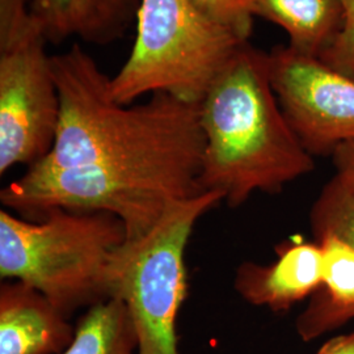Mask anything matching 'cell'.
Listing matches in <instances>:
<instances>
[{"instance_id":"cell-1","label":"cell","mask_w":354,"mask_h":354,"mask_svg":"<svg viewBox=\"0 0 354 354\" xmlns=\"http://www.w3.org/2000/svg\"><path fill=\"white\" fill-rule=\"evenodd\" d=\"M51 67L61 120L53 150L35 165L198 178L205 149L200 102L158 92L140 105L118 104L109 93L111 77L79 44L51 55Z\"/></svg>"},{"instance_id":"cell-2","label":"cell","mask_w":354,"mask_h":354,"mask_svg":"<svg viewBox=\"0 0 354 354\" xmlns=\"http://www.w3.org/2000/svg\"><path fill=\"white\" fill-rule=\"evenodd\" d=\"M205 149L201 192L235 209L253 193L277 194L315 169L279 106L268 53L245 42L200 102Z\"/></svg>"},{"instance_id":"cell-3","label":"cell","mask_w":354,"mask_h":354,"mask_svg":"<svg viewBox=\"0 0 354 354\" xmlns=\"http://www.w3.org/2000/svg\"><path fill=\"white\" fill-rule=\"evenodd\" d=\"M124 222L105 212L51 209L38 221L0 210V277L42 292L67 319L113 297Z\"/></svg>"},{"instance_id":"cell-4","label":"cell","mask_w":354,"mask_h":354,"mask_svg":"<svg viewBox=\"0 0 354 354\" xmlns=\"http://www.w3.org/2000/svg\"><path fill=\"white\" fill-rule=\"evenodd\" d=\"M245 42L196 11L188 0H140L136 42L125 64L109 79V93L122 105L158 92L201 102Z\"/></svg>"},{"instance_id":"cell-5","label":"cell","mask_w":354,"mask_h":354,"mask_svg":"<svg viewBox=\"0 0 354 354\" xmlns=\"http://www.w3.org/2000/svg\"><path fill=\"white\" fill-rule=\"evenodd\" d=\"M223 203L218 192H203L172 203L160 222L115 254L113 297L127 304L137 335V354H180L178 311L188 295L185 251L194 226Z\"/></svg>"},{"instance_id":"cell-6","label":"cell","mask_w":354,"mask_h":354,"mask_svg":"<svg viewBox=\"0 0 354 354\" xmlns=\"http://www.w3.org/2000/svg\"><path fill=\"white\" fill-rule=\"evenodd\" d=\"M200 193L197 178L181 175L33 165L1 189L0 201L28 221L51 209L111 213L124 222L127 241H134L147 235L172 203Z\"/></svg>"},{"instance_id":"cell-7","label":"cell","mask_w":354,"mask_h":354,"mask_svg":"<svg viewBox=\"0 0 354 354\" xmlns=\"http://www.w3.org/2000/svg\"><path fill=\"white\" fill-rule=\"evenodd\" d=\"M48 41L39 26L0 49V175L50 153L61 120Z\"/></svg>"},{"instance_id":"cell-8","label":"cell","mask_w":354,"mask_h":354,"mask_svg":"<svg viewBox=\"0 0 354 354\" xmlns=\"http://www.w3.org/2000/svg\"><path fill=\"white\" fill-rule=\"evenodd\" d=\"M268 66L282 113L313 158L354 140L353 77L289 45L268 51Z\"/></svg>"},{"instance_id":"cell-9","label":"cell","mask_w":354,"mask_h":354,"mask_svg":"<svg viewBox=\"0 0 354 354\" xmlns=\"http://www.w3.org/2000/svg\"><path fill=\"white\" fill-rule=\"evenodd\" d=\"M276 252L270 264L243 261L235 270L234 289L247 304L283 313L322 286L323 251L317 241L290 239Z\"/></svg>"},{"instance_id":"cell-10","label":"cell","mask_w":354,"mask_h":354,"mask_svg":"<svg viewBox=\"0 0 354 354\" xmlns=\"http://www.w3.org/2000/svg\"><path fill=\"white\" fill-rule=\"evenodd\" d=\"M37 289L21 281L0 285V354H62L76 327Z\"/></svg>"},{"instance_id":"cell-11","label":"cell","mask_w":354,"mask_h":354,"mask_svg":"<svg viewBox=\"0 0 354 354\" xmlns=\"http://www.w3.org/2000/svg\"><path fill=\"white\" fill-rule=\"evenodd\" d=\"M140 0H32L30 12L50 44L77 38L109 45L137 23Z\"/></svg>"},{"instance_id":"cell-12","label":"cell","mask_w":354,"mask_h":354,"mask_svg":"<svg viewBox=\"0 0 354 354\" xmlns=\"http://www.w3.org/2000/svg\"><path fill=\"white\" fill-rule=\"evenodd\" d=\"M315 241L323 251V282L295 320V330L306 342L354 319V250L332 235Z\"/></svg>"},{"instance_id":"cell-13","label":"cell","mask_w":354,"mask_h":354,"mask_svg":"<svg viewBox=\"0 0 354 354\" xmlns=\"http://www.w3.org/2000/svg\"><path fill=\"white\" fill-rule=\"evenodd\" d=\"M253 17L283 29L289 46L319 58L342 32V0H250Z\"/></svg>"},{"instance_id":"cell-14","label":"cell","mask_w":354,"mask_h":354,"mask_svg":"<svg viewBox=\"0 0 354 354\" xmlns=\"http://www.w3.org/2000/svg\"><path fill=\"white\" fill-rule=\"evenodd\" d=\"M138 342L127 304L118 298L88 308L62 354H137Z\"/></svg>"},{"instance_id":"cell-15","label":"cell","mask_w":354,"mask_h":354,"mask_svg":"<svg viewBox=\"0 0 354 354\" xmlns=\"http://www.w3.org/2000/svg\"><path fill=\"white\" fill-rule=\"evenodd\" d=\"M308 222L313 241L332 235L354 250V190L333 175L319 192Z\"/></svg>"},{"instance_id":"cell-16","label":"cell","mask_w":354,"mask_h":354,"mask_svg":"<svg viewBox=\"0 0 354 354\" xmlns=\"http://www.w3.org/2000/svg\"><path fill=\"white\" fill-rule=\"evenodd\" d=\"M190 6L241 41H248L253 29L250 0H188Z\"/></svg>"},{"instance_id":"cell-17","label":"cell","mask_w":354,"mask_h":354,"mask_svg":"<svg viewBox=\"0 0 354 354\" xmlns=\"http://www.w3.org/2000/svg\"><path fill=\"white\" fill-rule=\"evenodd\" d=\"M344 23L330 48L319 58L330 68L354 79V0H342Z\"/></svg>"},{"instance_id":"cell-18","label":"cell","mask_w":354,"mask_h":354,"mask_svg":"<svg viewBox=\"0 0 354 354\" xmlns=\"http://www.w3.org/2000/svg\"><path fill=\"white\" fill-rule=\"evenodd\" d=\"M30 6L32 0H0V49L38 26Z\"/></svg>"},{"instance_id":"cell-19","label":"cell","mask_w":354,"mask_h":354,"mask_svg":"<svg viewBox=\"0 0 354 354\" xmlns=\"http://www.w3.org/2000/svg\"><path fill=\"white\" fill-rule=\"evenodd\" d=\"M335 175L354 190V140L342 145L330 156Z\"/></svg>"},{"instance_id":"cell-20","label":"cell","mask_w":354,"mask_h":354,"mask_svg":"<svg viewBox=\"0 0 354 354\" xmlns=\"http://www.w3.org/2000/svg\"><path fill=\"white\" fill-rule=\"evenodd\" d=\"M317 354H354V332L330 339Z\"/></svg>"}]
</instances>
